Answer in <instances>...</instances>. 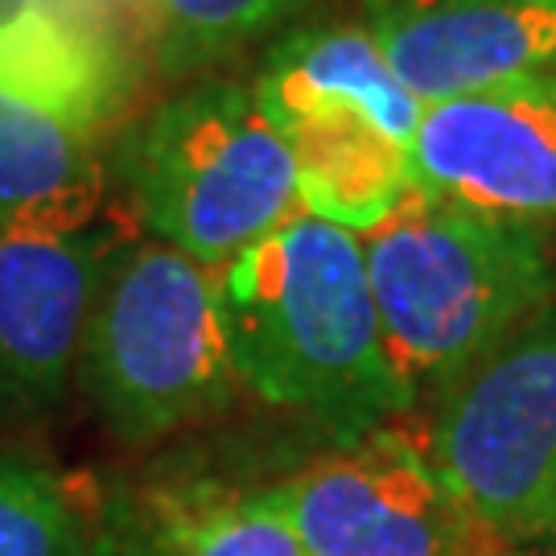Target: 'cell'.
Wrapping results in <instances>:
<instances>
[{
    "label": "cell",
    "mask_w": 556,
    "mask_h": 556,
    "mask_svg": "<svg viewBox=\"0 0 556 556\" xmlns=\"http://www.w3.org/2000/svg\"><path fill=\"white\" fill-rule=\"evenodd\" d=\"M227 342L243 392L363 438L417 408L404 388L358 236L301 211L219 268Z\"/></svg>",
    "instance_id": "6da1fadb"
},
{
    "label": "cell",
    "mask_w": 556,
    "mask_h": 556,
    "mask_svg": "<svg viewBox=\"0 0 556 556\" xmlns=\"http://www.w3.org/2000/svg\"><path fill=\"white\" fill-rule=\"evenodd\" d=\"M379 330L413 400H438L556 301L544 231L486 219L425 190L358 231Z\"/></svg>",
    "instance_id": "7a4b0ae2"
},
{
    "label": "cell",
    "mask_w": 556,
    "mask_h": 556,
    "mask_svg": "<svg viewBox=\"0 0 556 556\" xmlns=\"http://www.w3.org/2000/svg\"><path fill=\"white\" fill-rule=\"evenodd\" d=\"M75 388L103 429L137 450L227 413L243 383L219 273L157 239L116 243L91 298Z\"/></svg>",
    "instance_id": "3957f363"
},
{
    "label": "cell",
    "mask_w": 556,
    "mask_h": 556,
    "mask_svg": "<svg viewBox=\"0 0 556 556\" xmlns=\"http://www.w3.org/2000/svg\"><path fill=\"white\" fill-rule=\"evenodd\" d=\"M116 174L149 239L211 273L305 211L289 144L256 91L231 79H206L137 119Z\"/></svg>",
    "instance_id": "277c9868"
},
{
    "label": "cell",
    "mask_w": 556,
    "mask_h": 556,
    "mask_svg": "<svg viewBox=\"0 0 556 556\" xmlns=\"http://www.w3.org/2000/svg\"><path fill=\"white\" fill-rule=\"evenodd\" d=\"M252 91L293 153L309 215L358 236L413 190L420 103L363 21H326L277 41Z\"/></svg>",
    "instance_id": "5b68a950"
},
{
    "label": "cell",
    "mask_w": 556,
    "mask_h": 556,
    "mask_svg": "<svg viewBox=\"0 0 556 556\" xmlns=\"http://www.w3.org/2000/svg\"><path fill=\"white\" fill-rule=\"evenodd\" d=\"M420 454L491 553L553 540L556 301L433 400Z\"/></svg>",
    "instance_id": "8992f818"
},
{
    "label": "cell",
    "mask_w": 556,
    "mask_h": 556,
    "mask_svg": "<svg viewBox=\"0 0 556 556\" xmlns=\"http://www.w3.org/2000/svg\"><path fill=\"white\" fill-rule=\"evenodd\" d=\"M260 491L309 556H498L462 516L420 445L388 425Z\"/></svg>",
    "instance_id": "52a82bcc"
},
{
    "label": "cell",
    "mask_w": 556,
    "mask_h": 556,
    "mask_svg": "<svg viewBox=\"0 0 556 556\" xmlns=\"http://www.w3.org/2000/svg\"><path fill=\"white\" fill-rule=\"evenodd\" d=\"M413 186L486 219L556 223V79L420 103Z\"/></svg>",
    "instance_id": "ba28073f"
},
{
    "label": "cell",
    "mask_w": 556,
    "mask_h": 556,
    "mask_svg": "<svg viewBox=\"0 0 556 556\" xmlns=\"http://www.w3.org/2000/svg\"><path fill=\"white\" fill-rule=\"evenodd\" d=\"M108 231H4L0 227V429L54 417L79 367L83 330Z\"/></svg>",
    "instance_id": "9c48e42d"
},
{
    "label": "cell",
    "mask_w": 556,
    "mask_h": 556,
    "mask_svg": "<svg viewBox=\"0 0 556 556\" xmlns=\"http://www.w3.org/2000/svg\"><path fill=\"white\" fill-rule=\"evenodd\" d=\"M358 21L417 103L556 79V0H363Z\"/></svg>",
    "instance_id": "30bf717a"
},
{
    "label": "cell",
    "mask_w": 556,
    "mask_h": 556,
    "mask_svg": "<svg viewBox=\"0 0 556 556\" xmlns=\"http://www.w3.org/2000/svg\"><path fill=\"white\" fill-rule=\"evenodd\" d=\"M0 87L100 137L128 91V62L87 0H0Z\"/></svg>",
    "instance_id": "8fae6325"
},
{
    "label": "cell",
    "mask_w": 556,
    "mask_h": 556,
    "mask_svg": "<svg viewBox=\"0 0 556 556\" xmlns=\"http://www.w3.org/2000/svg\"><path fill=\"white\" fill-rule=\"evenodd\" d=\"M103 190L108 174L96 137L0 87V227L87 231Z\"/></svg>",
    "instance_id": "7c38bea8"
},
{
    "label": "cell",
    "mask_w": 556,
    "mask_h": 556,
    "mask_svg": "<svg viewBox=\"0 0 556 556\" xmlns=\"http://www.w3.org/2000/svg\"><path fill=\"white\" fill-rule=\"evenodd\" d=\"M116 536L128 556H309L264 491H231L223 482L144 491Z\"/></svg>",
    "instance_id": "4fadbf2b"
},
{
    "label": "cell",
    "mask_w": 556,
    "mask_h": 556,
    "mask_svg": "<svg viewBox=\"0 0 556 556\" xmlns=\"http://www.w3.org/2000/svg\"><path fill=\"white\" fill-rule=\"evenodd\" d=\"M108 519L38 457L0 445V556H100Z\"/></svg>",
    "instance_id": "5bb4252c"
},
{
    "label": "cell",
    "mask_w": 556,
    "mask_h": 556,
    "mask_svg": "<svg viewBox=\"0 0 556 556\" xmlns=\"http://www.w3.org/2000/svg\"><path fill=\"white\" fill-rule=\"evenodd\" d=\"M309 0H137L165 71H199L293 21Z\"/></svg>",
    "instance_id": "9a60e30c"
},
{
    "label": "cell",
    "mask_w": 556,
    "mask_h": 556,
    "mask_svg": "<svg viewBox=\"0 0 556 556\" xmlns=\"http://www.w3.org/2000/svg\"><path fill=\"white\" fill-rule=\"evenodd\" d=\"M100 556H128V548L119 544V536H116V528H112V523H108V536H103Z\"/></svg>",
    "instance_id": "2e32d148"
},
{
    "label": "cell",
    "mask_w": 556,
    "mask_h": 556,
    "mask_svg": "<svg viewBox=\"0 0 556 556\" xmlns=\"http://www.w3.org/2000/svg\"><path fill=\"white\" fill-rule=\"evenodd\" d=\"M553 540H556V523H553Z\"/></svg>",
    "instance_id": "e0dca14e"
}]
</instances>
